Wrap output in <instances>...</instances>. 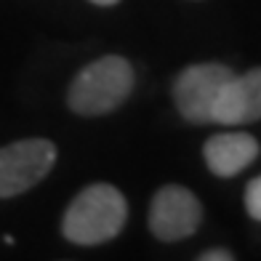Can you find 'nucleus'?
<instances>
[{
	"label": "nucleus",
	"instance_id": "1",
	"mask_svg": "<svg viewBox=\"0 0 261 261\" xmlns=\"http://www.w3.org/2000/svg\"><path fill=\"white\" fill-rule=\"evenodd\" d=\"M128 216L125 197L112 184H91L69 203L62 229L75 245H99L123 229Z\"/></svg>",
	"mask_w": 261,
	"mask_h": 261
},
{
	"label": "nucleus",
	"instance_id": "2",
	"mask_svg": "<svg viewBox=\"0 0 261 261\" xmlns=\"http://www.w3.org/2000/svg\"><path fill=\"white\" fill-rule=\"evenodd\" d=\"M134 88V69L123 56H101L72 80L67 93L69 110L77 115H107L117 110Z\"/></svg>",
	"mask_w": 261,
	"mask_h": 261
},
{
	"label": "nucleus",
	"instance_id": "3",
	"mask_svg": "<svg viewBox=\"0 0 261 261\" xmlns=\"http://www.w3.org/2000/svg\"><path fill=\"white\" fill-rule=\"evenodd\" d=\"M234 72L227 64H192L176 77L173 83V101L184 120L205 125L213 123V107L219 101L221 88Z\"/></svg>",
	"mask_w": 261,
	"mask_h": 261
},
{
	"label": "nucleus",
	"instance_id": "4",
	"mask_svg": "<svg viewBox=\"0 0 261 261\" xmlns=\"http://www.w3.org/2000/svg\"><path fill=\"white\" fill-rule=\"evenodd\" d=\"M56 163L48 139H21L0 149V197H14L43 181Z\"/></svg>",
	"mask_w": 261,
	"mask_h": 261
},
{
	"label": "nucleus",
	"instance_id": "5",
	"mask_svg": "<svg viewBox=\"0 0 261 261\" xmlns=\"http://www.w3.org/2000/svg\"><path fill=\"white\" fill-rule=\"evenodd\" d=\"M203 221V205L187 187L168 184L158 189L149 208V229L163 243H179L195 234Z\"/></svg>",
	"mask_w": 261,
	"mask_h": 261
},
{
	"label": "nucleus",
	"instance_id": "6",
	"mask_svg": "<svg viewBox=\"0 0 261 261\" xmlns=\"http://www.w3.org/2000/svg\"><path fill=\"white\" fill-rule=\"evenodd\" d=\"M256 120H261V67L248 69L245 75H232L213 107V123L219 125H245Z\"/></svg>",
	"mask_w": 261,
	"mask_h": 261
},
{
	"label": "nucleus",
	"instance_id": "7",
	"mask_svg": "<svg viewBox=\"0 0 261 261\" xmlns=\"http://www.w3.org/2000/svg\"><path fill=\"white\" fill-rule=\"evenodd\" d=\"M258 152H261V147L251 134L234 130V134L211 136L205 141L203 155L213 173L221 176V179H229V176H237L240 171H245L258 158Z\"/></svg>",
	"mask_w": 261,
	"mask_h": 261
},
{
	"label": "nucleus",
	"instance_id": "8",
	"mask_svg": "<svg viewBox=\"0 0 261 261\" xmlns=\"http://www.w3.org/2000/svg\"><path fill=\"white\" fill-rule=\"evenodd\" d=\"M245 208H248V216L261 221V176L245 187Z\"/></svg>",
	"mask_w": 261,
	"mask_h": 261
},
{
	"label": "nucleus",
	"instance_id": "9",
	"mask_svg": "<svg viewBox=\"0 0 261 261\" xmlns=\"http://www.w3.org/2000/svg\"><path fill=\"white\" fill-rule=\"evenodd\" d=\"M234 253L229 251H221V248H216V251H205V253H200V261H232Z\"/></svg>",
	"mask_w": 261,
	"mask_h": 261
},
{
	"label": "nucleus",
	"instance_id": "10",
	"mask_svg": "<svg viewBox=\"0 0 261 261\" xmlns=\"http://www.w3.org/2000/svg\"><path fill=\"white\" fill-rule=\"evenodd\" d=\"M91 3H96V6H115L117 0H91Z\"/></svg>",
	"mask_w": 261,
	"mask_h": 261
}]
</instances>
